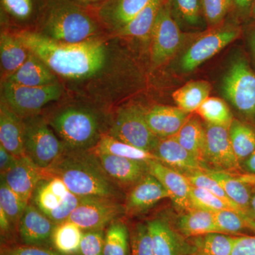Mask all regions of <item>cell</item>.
Masks as SVG:
<instances>
[{"label":"cell","mask_w":255,"mask_h":255,"mask_svg":"<svg viewBox=\"0 0 255 255\" xmlns=\"http://www.w3.org/2000/svg\"><path fill=\"white\" fill-rule=\"evenodd\" d=\"M35 31L65 43H80L107 33L91 9L73 0H47Z\"/></svg>","instance_id":"cell-4"},{"label":"cell","mask_w":255,"mask_h":255,"mask_svg":"<svg viewBox=\"0 0 255 255\" xmlns=\"http://www.w3.org/2000/svg\"><path fill=\"white\" fill-rule=\"evenodd\" d=\"M231 255H255V235L236 236Z\"/></svg>","instance_id":"cell-48"},{"label":"cell","mask_w":255,"mask_h":255,"mask_svg":"<svg viewBox=\"0 0 255 255\" xmlns=\"http://www.w3.org/2000/svg\"><path fill=\"white\" fill-rule=\"evenodd\" d=\"M96 154L106 172L122 189L133 187L149 173L148 164L145 161L133 160L110 154Z\"/></svg>","instance_id":"cell-19"},{"label":"cell","mask_w":255,"mask_h":255,"mask_svg":"<svg viewBox=\"0 0 255 255\" xmlns=\"http://www.w3.org/2000/svg\"><path fill=\"white\" fill-rule=\"evenodd\" d=\"M17 158L0 145V174L3 175L9 171L14 165Z\"/></svg>","instance_id":"cell-49"},{"label":"cell","mask_w":255,"mask_h":255,"mask_svg":"<svg viewBox=\"0 0 255 255\" xmlns=\"http://www.w3.org/2000/svg\"><path fill=\"white\" fill-rule=\"evenodd\" d=\"M254 0H233V4L241 12H246L253 6Z\"/></svg>","instance_id":"cell-52"},{"label":"cell","mask_w":255,"mask_h":255,"mask_svg":"<svg viewBox=\"0 0 255 255\" xmlns=\"http://www.w3.org/2000/svg\"><path fill=\"white\" fill-rule=\"evenodd\" d=\"M47 175L59 178L75 195L100 196L122 201V188L111 179L92 150H65Z\"/></svg>","instance_id":"cell-3"},{"label":"cell","mask_w":255,"mask_h":255,"mask_svg":"<svg viewBox=\"0 0 255 255\" xmlns=\"http://www.w3.org/2000/svg\"><path fill=\"white\" fill-rule=\"evenodd\" d=\"M23 119L2 99L0 102V145L16 157L25 156Z\"/></svg>","instance_id":"cell-23"},{"label":"cell","mask_w":255,"mask_h":255,"mask_svg":"<svg viewBox=\"0 0 255 255\" xmlns=\"http://www.w3.org/2000/svg\"><path fill=\"white\" fill-rule=\"evenodd\" d=\"M130 232L126 223L117 220L105 231L104 255H130Z\"/></svg>","instance_id":"cell-36"},{"label":"cell","mask_w":255,"mask_h":255,"mask_svg":"<svg viewBox=\"0 0 255 255\" xmlns=\"http://www.w3.org/2000/svg\"><path fill=\"white\" fill-rule=\"evenodd\" d=\"M30 50L10 30L1 28L0 60L1 79L16 72L27 60Z\"/></svg>","instance_id":"cell-26"},{"label":"cell","mask_w":255,"mask_h":255,"mask_svg":"<svg viewBox=\"0 0 255 255\" xmlns=\"http://www.w3.org/2000/svg\"><path fill=\"white\" fill-rule=\"evenodd\" d=\"M215 221L220 233L227 235H240L246 231L255 233V223L233 210H222L214 213Z\"/></svg>","instance_id":"cell-39"},{"label":"cell","mask_w":255,"mask_h":255,"mask_svg":"<svg viewBox=\"0 0 255 255\" xmlns=\"http://www.w3.org/2000/svg\"><path fill=\"white\" fill-rule=\"evenodd\" d=\"M182 41L183 34L174 20L170 3L164 0L151 33V68H158L172 59Z\"/></svg>","instance_id":"cell-8"},{"label":"cell","mask_w":255,"mask_h":255,"mask_svg":"<svg viewBox=\"0 0 255 255\" xmlns=\"http://www.w3.org/2000/svg\"><path fill=\"white\" fill-rule=\"evenodd\" d=\"M251 47L253 56L255 59V28L252 31L251 35Z\"/></svg>","instance_id":"cell-56"},{"label":"cell","mask_w":255,"mask_h":255,"mask_svg":"<svg viewBox=\"0 0 255 255\" xmlns=\"http://www.w3.org/2000/svg\"><path fill=\"white\" fill-rule=\"evenodd\" d=\"M151 0H107L91 9L106 32L113 34L124 27Z\"/></svg>","instance_id":"cell-14"},{"label":"cell","mask_w":255,"mask_h":255,"mask_svg":"<svg viewBox=\"0 0 255 255\" xmlns=\"http://www.w3.org/2000/svg\"><path fill=\"white\" fill-rule=\"evenodd\" d=\"M28 204L11 190L2 179L0 182V209L4 211L17 233L20 220Z\"/></svg>","instance_id":"cell-40"},{"label":"cell","mask_w":255,"mask_h":255,"mask_svg":"<svg viewBox=\"0 0 255 255\" xmlns=\"http://www.w3.org/2000/svg\"><path fill=\"white\" fill-rule=\"evenodd\" d=\"M203 15L211 26L222 22L233 4V0H201Z\"/></svg>","instance_id":"cell-43"},{"label":"cell","mask_w":255,"mask_h":255,"mask_svg":"<svg viewBox=\"0 0 255 255\" xmlns=\"http://www.w3.org/2000/svg\"><path fill=\"white\" fill-rule=\"evenodd\" d=\"M45 176L44 170L25 155L18 157L14 165L1 175V179L23 201L29 204L37 183Z\"/></svg>","instance_id":"cell-18"},{"label":"cell","mask_w":255,"mask_h":255,"mask_svg":"<svg viewBox=\"0 0 255 255\" xmlns=\"http://www.w3.org/2000/svg\"><path fill=\"white\" fill-rule=\"evenodd\" d=\"M196 112L206 123L227 128L234 120L226 102L218 97H209Z\"/></svg>","instance_id":"cell-38"},{"label":"cell","mask_w":255,"mask_h":255,"mask_svg":"<svg viewBox=\"0 0 255 255\" xmlns=\"http://www.w3.org/2000/svg\"><path fill=\"white\" fill-rule=\"evenodd\" d=\"M149 173L158 179L168 192L169 199L179 209H192L190 200L191 185L186 176L158 160L147 161Z\"/></svg>","instance_id":"cell-16"},{"label":"cell","mask_w":255,"mask_h":255,"mask_svg":"<svg viewBox=\"0 0 255 255\" xmlns=\"http://www.w3.org/2000/svg\"><path fill=\"white\" fill-rule=\"evenodd\" d=\"M69 192L61 179L46 174L37 183L30 203L46 215L61 205Z\"/></svg>","instance_id":"cell-25"},{"label":"cell","mask_w":255,"mask_h":255,"mask_svg":"<svg viewBox=\"0 0 255 255\" xmlns=\"http://www.w3.org/2000/svg\"><path fill=\"white\" fill-rule=\"evenodd\" d=\"M164 1V0H151L150 3L132 18L130 22L112 35L120 37L123 39L134 38L144 42H150L152 28Z\"/></svg>","instance_id":"cell-27"},{"label":"cell","mask_w":255,"mask_h":255,"mask_svg":"<svg viewBox=\"0 0 255 255\" xmlns=\"http://www.w3.org/2000/svg\"><path fill=\"white\" fill-rule=\"evenodd\" d=\"M0 255H62L55 250L30 246H2Z\"/></svg>","instance_id":"cell-47"},{"label":"cell","mask_w":255,"mask_h":255,"mask_svg":"<svg viewBox=\"0 0 255 255\" xmlns=\"http://www.w3.org/2000/svg\"><path fill=\"white\" fill-rule=\"evenodd\" d=\"M107 135L152 153L160 140L147 125L145 109L135 104H127L112 111Z\"/></svg>","instance_id":"cell-5"},{"label":"cell","mask_w":255,"mask_h":255,"mask_svg":"<svg viewBox=\"0 0 255 255\" xmlns=\"http://www.w3.org/2000/svg\"><path fill=\"white\" fill-rule=\"evenodd\" d=\"M226 98L247 117L255 115V73L243 58L236 60L223 79Z\"/></svg>","instance_id":"cell-10"},{"label":"cell","mask_w":255,"mask_h":255,"mask_svg":"<svg viewBox=\"0 0 255 255\" xmlns=\"http://www.w3.org/2000/svg\"><path fill=\"white\" fill-rule=\"evenodd\" d=\"M84 231L70 221L57 224L52 235L53 250L62 255H78Z\"/></svg>","instance_id":"cell-33"},{"label":"cell","mask_w":255,"mask_h":255,"mask_svg":"<svg viewBox=\"0 0 255 255\" xmlns=\"http://www.w3.org/2000/svg\"><path fill=\"white\" fill-rule=\"evenodd\" d=\"M204 172L217 181L229 199L242 209L244 210L251 218L250 209L252 194L250 186L240 180L234 174L206 167Z\"/></svg>","instance_id":"cell-28"},{"label":"cell","mask_w":255,"mask_h":255,"mask_svg":"<svg viewBox=\"0 0 255 255\" xmlns=\"http://www.w3.org/2000/svg\"><path fill=\"white\" fill-rule=\"evenodd\" d=\"M191 238L189 255H231L236 236L215 233Z\"/></svg>","instance_id":"cell-32"},{"label":"cell","mask_w":255,"mask_h":255,"mask_svg":"<svg viewBox=\"0 0 255 255\" xmlns=\"http://www.w3.org/2000/svg\"><path fill=\"white\" fill-rule=\"evenodd\" d=\"M131 255H153L152 237L147 223H137L130 232Z\"/></svg>","instance_id":"cell-41"},{"label":"cell","mask_w":255,"mask_h":255,"mask_svg":"<svg viewBox=\"0 0 255 255\" xmlns=\"http://www.w3.org/2000/svg\"><path fill=\"white\" fill-rule=\"evenodd\" d=\"M48 65L65 89V98L113 111L132 87L136 69L123 38L106 33L77 43L52 41L38 32L11 31Z\"/></svg>","instance_id":"cell-1"},{"label":"cell","mask_w":255,"mask_h":255,"mask_svg":"<svg viewBox=\"0 0 255 255\" xmlns=\"http://www.w3.org/2000/svg\"><path fill=\"white\" fill-rule=\"evenodd\" d=\"M252 12H253V17L255 18V0H254V1H253V6H252Z\"/></svg>","instance_id":"cell-57"},{"label":"cell","mask_w":255,"mask_h":255,"mask_svg":"<svg viewBox=\"0 0 255 255\" xmlns=\"http://www.w3.org/2000/svg\"><path fill=\"white\" fill-rule=\"evenodd\" d=\"M172 9H174L181 19L191 26L200 23L203 14L201 0H169Z\"/></svg>","instance_id":"cell-42"},{"label":"cell","mask_w":255,"mask_h":255,"mask_svg":"<svg viewBox=\"0 0 255 255\" xmlns=\"http://www.w3.org/2000/svg\"><path fill=\"white\" fill-rule=\"evenodd\" d=\"M55 226L46 215L29 203L18 223V237L25 246L50 248Z\"/></svg>","instance_id":"cell-15"},{"label":"cell","mask_w":255,"mask_h":255,"mask_svg":"<svg viewBox=\"0 0 255 255\" xmlns=\"http://www.w3.org/2000/svg\"><path fill=\"white\" fill-rule=\"evenodd\" d=\"M240 35L241 30L232 25H227L202 35L183 55L181 68L184 72L193 71L237 39Z\"/></svg>","instance_id":"cell-11"},{"label":"cell","mask_w":255,"mask_h":255,"mask_svg":"<svg viewBox=\"0 0 255 255\" xmlns=\"http://www.w3.org/2000/svg\"><path fill=\"white\" fill-rule=\"evenodd\" d=\"M65 97L60 82L48 86L27 87L1 80V99L22 119L41 114L47 106Z\"/></svg>","instance_id":"cell-7"},{"label":"cell","mask_w":255,"mask_h":255,"mask_svg":"<svg viewBox=\"0 0 255 255\" xmlns=\"http://www.w3.org/2000/svg\"><path fill=\"white\" fill-rule=\"evenodd\" d=\"M211 91V84L204 80L187 82L172 94V98L177 107L192 113L196 112L204 101L209 97Z\"/></svg>","instance_id":"cell-31"},{"label":"cell","mask_w":255,"mask_h":255,"mask_svg":"<svg viewBox=\"0 0 255 255\" xmlns=\"http://www.w3.org/2000/svg\"><path fill=\"white\" fill-rule=\"evenodd\" d=\"M251 216L252 219L253 220L255 223V193L253 195H252L251 201Z\"/></svg>","instance_id":"cell-55"},{"label":"cell","mask_w":255,"mask_h":255,"mask_svg":"<svg viewBox=\"0 0 255 255\" xmlns=\"http://www.w3.org/2000/svg\"><path fill=\"white\" fill-rule=\"evenodd\" d=\"M153 248V255H189L191 246L168 221L154 219L147 221Z\"/></svg>","instance_id":"cell-20"},{"label":"cell","mask_w":255,"mask_h":255,"mask_svg":"<svg viewBox=\"0 0 255 255\" xmlns=\"http://www.w3.org/2000/svg\"><path fill=\"white\" fill-rule=\"evenodd\" d=\"M174 137L199 162L205 163L206 129L200 121L190 117Z\"/></svg>","instance_id":"cell-30"},{"label":"cell","mask_w":255,"mask_h":255,"mask_svg":"<svg viewBox=\"0 0 255 255\" xmlns=\"http://www.w3.org/2000/svg\"><path fill=\"white\" fill-rule=\"evenodd\" d=\"M25 155L46 170L65 151V146L53 131L43 114L23 119Z\"/></svg>","instance_id":"cell-6"},{"label":"cell","mask_w":255,"mask_h":255,"mask_svg":"<svg viewBox=\"0 0 255 255\" xmlns=\"http://www.w3.org/2000/svg\"><path fill=\"white\" fill-rule=\"evenodd\" d=\"M206 162L218 169L239 174L241 162L233 151L227 128L206 124Z\"/></svg>","instance_id":"cell-13"},{"label":"cell","mask_w":255,"mask_h":255,"mask_svg":"<svg viewBox=\"0 0 255 255\" xmlns=\"http://www.w3.org/2000/svg\"><path fill=\"white\" fill-rule=\"evenodd\" d=\"M1 28L35 31L41 21L47 0H0Z\"/></svg>","instance_id":"cell-12"},{"label":"cell","mask_w":255,"mask_h":255,"mask_svg":"<svg viewBox=\"0 0 255 255\" xmlns=\"http://www.w3.org/2000/svg\"><path fill=\"white\" fill-rule=\"evenodd\" d=\"M179 232L184 237L194 238L210 233H220L214 213L192 209L182 215L177 221Z\"/></svg>","instance_id":"cell-29"},{"label":"cell","mask_w":255,"mask_h":255,"mask_svg":"<svg viewBox=\"0 0 255 255\" xmlns=\"http://www.w3.org/2000/svg\"><path fill=\"white\" fill-rule=\"evenodd\" d=\"M1 80L27 87L48 86L60 82L59 79L48 65L31 51L21 68Z\"/></svg>","instance_id":"cell-24"},{"label":"cell","mask_w":255,"mask_h":255,"mask_svg":"<svg viewBox=\"0 0 255 255\" xmlns=\"http://www.w3.org/2000/svg\"><path fill=\"white\" fill-rule=\"evenodd\" d=\"M73 1L82 5L84 7L91 9L105 2L107 0H73Z\"/></svg>","instance_id":"cell-53"},{"label":"cell","mask_w":255,"mask_h":255,"mask_svg":"<svg viewBox=\"0 0 255 255\" xmlns=\"http://www.w3.org/2000/svg\"><path fill=\"white\" fill-rule=\"evenodd\" d=\"M81 197L82 196L75 195L70 191L61 205L48 213L46 216L56 225L68 221L70 215L73 214V211L80 204Z\"/></svg>","instance_id":"cell-46"},{"label":"cell","mask_w":255,"mask_h":255,"mask_svg":"<svg viewBox=\"0 0 255 255\" xmlns=\"http://www.w3.org/2000/svg\"><path fill=\"white\" fill-rule=\"evenodd\" d=\"M190 117V114L179 107L157 105L145 109L147 125L159 139L175 136Z\"/></svg>","instance_id":"cell-21"},{"label":"cell","mask_w":255,"mask_h":255,"mask_svg":"<svg viewBox=\"0 0 255 255\" xmlns=\"http://www.w3.org/2000/svg\"><path fill=\"white\" fill-rule=\"evenodd\" d=\"M183 174L186 176L191 185L193 186V187L206 189V190L210 191V192L212 193L215 195L219 196V198L223 199V200L238 206L237 204L233 203L229 199L227 194L223 190L222 187L220 185L219 183L217 181L215 180L214 179H213L212 177H210L209 175H208L204 171H196V172Z\"/></svg>","instance_id":"cell-44"},{"label":"cell","mask_w":255,"mask_h":255,"mask_svg":"<svg viewBox=\"0 0 255 255\" xmlns=\"http://www.w3.org/2000/svg\"><path fill=\"white\" fill-rule=\"evenodd\" d=\"M65 150H92L108 133L112 111L65 98L43 114Z\"/></svg>","instance_id":"cell-2"},{"label":"cell","mask_w":255,"mask_h":255,"mask_svg":"<svg viewBox=\"0 0 255 255\" xmlns=\"http://www.w3.org/2000/svg\"><path fill=\"white\" fill-rule=\"evenodd\" d=\"M243 166L247 173L255 174V151L243 161Z\"/></svg>","instance_id":"cell-51"},{"label":"cell","mask_w":255,"mask_h":255,"mask_svg":"<svg viewBox=\"0 0 255 255\" xmlns=\"http://www.w3.org/2000/svg\"><path fill=\"white\" fill-rule=\"evenodd\" d=\"M190 200L193 209L204 210L211 213L222 210H233L253 221L251 216L239 206L223 200L206 189L191 186Z\"/></svg>","instance_id":"cell-37"},{"label":"cell","mask_w":255,"mask_h":255,"mask_svg":"<svg viewBox=\"0 0 255 255\" xmlns=\"http://www.w3.org/2000/svg\"><path fill=\"white\" fill-rule=\"evenodd\" d=\"M245 184H248V186L255 185V174L247 173L243 174H234Z\"/></svg>","instance_id":"cell-54"},{"label":"cell","mask_w":255,"mask_h":255,"mask_svg":"<svg viewBox=\"0 0 255 255\" xmlns=\"http://www.w3.org/2000/svg\"><path fill=\"white\" fill-rule=\"evenodd\" d=\"M126 214L121 201L100 196L81 197L80 204L70 215L68 221L82 231L105 229Z\"/></svg>","instance_id":"cell-9"},{"label":"cell","mask_w":255,"mask_h":255,"mask_svg":"<svg viewBox=\"0 0 255 255\" xmlns=\"http://www.w3.org/2000/svg\"><path fill=\"white\" fill-rule=\"evenodd\" d=\"M233 151L240 162L255 151V130L247 124L234 119L228 128Z\"/></svg>","instance_id":"cell-35"},{"label":"cell","mask_w":255,"mask_h":255,"mask_svg":"<svg viewBox=\"0 0 255 255\" xmlns=\"http://www.w3.org/2000/svg\"><path fill=\"white\" fill-rule=\"evenodd\" d=\"M152 154L159 162L182 174L206 169L204 164L186 150L174 137L160 139Z\"/></svg>","instance_id":"cell-22"},{"label":"cell","mask_w":255,"mask_h":255,"mask_svg":"<svg viewBox=\"0 0 255 255\" xmlns=\"http://www.w3.org/2000/svg\"><path fill=\"white\" fill-rule=\"evenodd\" d=\"M164 199H169L168 192L157 178L148 173L130 188L126 196V215L141 214Z\"/></svg>","instance_id":"cell-17"},{"label":"cell","mask_w":255,"mask_h":255,"mask_svg":"<svg viewBox=\"0 0 255 255\" xmlns=\"http://www.w3.org/2000/svg\"><path fill=\"white\" fill-rule=\"evenodd\" d=\"M96 153H106L118 156L133 160H157V157L152 152L137 148L135 146L117 140L109 135H104L95 147L92 149Z\"/></svg>","instance_id":"cell-34"},{"label":"cell","mask_w":255,"mask_h":255,"mask_svg":"<svg viewBox=\"0 0 255 255\" xmlns=\"http://www.w3.org/2000/svg\"><path fill=\"white\" fill-rule=\"evenodd\" d=\"M105 229L84 231L78 255H104Z\"/></svg>","instance_id":"cell-45"},{"label":"cell","mask_w":255,"mask_h":255,"mask_svg":"<svg viewBox=\"0 0 255 255\" xmlns=\"http://www.w3.org/2000/svg\"><path fill=\"white\" fill-rule=\"evenodd\" d=\"M0 228H1V238H9L13 233H16V230L13 227L7 216L1 209H0Z\"/></svg>","instance_id":"cell-50"}]
</instances>
